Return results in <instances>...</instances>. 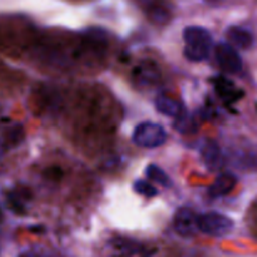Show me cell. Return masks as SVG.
Listing matches in <instances>:
<instances>
[{"label": "cell", "mask_w": 257, "mask_h": 257, "mask_svg": "<svg viewBox=\"0 0 257 257\" xmlns=\"http://www.w3.org/2000/svg\"><path fill=\"white\" fill-rule=\"evenodd\" d=\"M183 39H185V57L190 62H202L208 57L212 45V35L206 28L187 27L183 30Z\"/></svg>", "instance_id": "cell-1"}, {"label": "cell", "mask_w": 257, "mask_h": 257, "mask_svg": "<svg viewBox=\"0 0 257 257\" xmlns=\"http://www.w3.org/2000/svg\"><path fill=\"white\" fill-rule=\"evenodd\" d=\"M132 141L138 147L157 148L167 141V132L157 123L143 122L133 131Z\"/></svg>", "instance_id": "cell-2"}, {"label": "cell", "mask_w": 257, "mask_h": 257, "mask_svg": "<svg viewBox=\"0 0 257 257\" xmlns=\"http://www.w3.org/2000/svg\"><path fill=\"white\" fill-rule=\"evenodd\" d=\"M197 227L202 233L212 237H223L233 228V221L218 212H206L197 216Z\"/></svg>", "instance_id": "cell-3"}, {"label": "cell", "mask_w": 257, "mask_h": 257, "mask_svg": "<svg viewBox=\"0 0 257 257\" xmlns=\"http://www.w3.org/2000/svg\"><path fill=\"white\" fill-rule=\"evenodd\" d=\"M215 55L221 69L225 70L226 73L236 74L242 69V59H241L237 50L231 44H227V43L217 44L215 49Z\"/></svg>", "instance_id": "cell-4"}, {"label": "cell", "mask_w": 257, "mask_h": 257, "mask_svg": "<svg viewBox=\"0 0 257 257\" xmlns=\"http://www.w3.org/2000/svg\"><path fill=\"white\" fill-rule=\"evenodd\" d=\"M161 72L156 63L151 60L141 62L132 72V79L140 88L152 87L160 80Z\"/></svg>", "instance_id": "cell-5"}, {"label": "cell", "mask_w": 257, "mask_h": 257, "mask_svg": "<svg viewBox=\"0 0 257 257\" xmlns=\"http://www.w3.org/2000/svg\"><path fill=\"white\" fill-rule=\"evenodd\" d=\"M173 227L176 232L182 237H192L198 230L197 227V216L193 213L192 210L187 207L178 208L173 217Z\"/></svg>", "instance_id": "cell-6"}, {"label": "cell", "mask_w": 257, "mask_h": 257, "mask_svg": "<svg viewBox=\"0 0 257 257\" xmlns=\"http://www.w3.org/2000/svg\"><path fill=\"white\" fill-rule=\"evenodd\" d=\"M236 185H237V177L235 175L221 173L208 188V195L212 198L223 197V196L228 195Z\"/></svg>", "instance_id": "cell-7"}, {"label": "cell", "mask_w": 257, "mask_h": 257, "mask_svg": "<svg viewBox=\"0 0 257 257\" xmlns=\"http://www.w3.org/2000/svg\"><path fill=\"white\" fill-rule=\"evenodd\" d=\"M143 9L147 13L148 18L157 24H165L170 20V10L158 0H138Z\"/></svg>", "instance_id": "cell-8"}, {"label": "cell", "mask_w": 257, "mask_h": 257, "mask_svg": "<svg viewBox=\"0 0 257 257\" xmlns=\"http://www.w3.org/2000/svg\"><path fill=\"white\" fill-rule=\"evenodd\" d=\"M212 84L215 87L216 93L222 98L223 100H237L241 93L238 88L233 84L231 80L226 79L225 77H215L212 79Z\"/></svg>", "instance_id": "cell-9"}, {"label": "cell", "mask_w": 257, "mask_h": 257, "mask_svg": "<svg viewBox=\"0 0 257 257\" xmlns=\"http://www.w3.org/2000/svg\"><path fill=\"white\" fill-rule=\"evenodd\" d=\"M201 156L203 158V162L206 163L210 170L215 171L221 167V150L215 141H207L201 148Z\"/></svg>", "instance_id": "cell-10"}, {"label": "cell", "mask_w": 257, "mask_h": 257, "mask_svg": "<svg viewBox=\"0 0 257 257\" xmlns=\"http://www.w3.org/2000/svg\"><path fill=\"white\" fill-rule=\"evenodd\" d=\"M156 109L163 115L173 118H180L182 115V105L173 98L167 95H158L155 102Z\"/></svg>", "instance_id": "cell-11"}, {"label": "cell", "mask_w": 257, "mask_h": 257, "mask_svg": "<svg viewBox=\"0 0 257 257\" xmlns=\"http://www.w3.org/2000/svg\"><path fill=\"white\" fill-rule=\"evenodd\" d=\"M230 42L238 49H248L253 44V35L247 29L241 27H231L227 30Z\"/></svg>", "instance_id": "cell-12"}, {"label": "cell", "mask_w": 257, "mask_h": 257, "mask_svg": "<svg viewBox=\"0 0 257 257\" xmlns=\"http://www.w3.org/2000/svg\"><path fill=\"white\" fill-rule=\"evenodd\" d=\"M146 175H147V177L150 178V180L160 183V185L163 186V187H170L171 185L170 177H168L167 173H166L162 168L158 167V166L156 165L148 166L147 170H146Z\"/></svg>", "instance_id": "cell-13"}, {"label": "cell", "mask_w": 257, "mask_h": 257, "mask_svg": "<svg viewBox=\"0 0 257 257\" xmlns=\"http://www.w3.org/2000/svg\"><path fill=\"white\" fill-rule=\"evenodd\" d=\"M133 190H135V192L140 193V195L145 196V197L147 198L155 197V196L158 193V191L156 190L150 182H147V181H142V180H137L135 183H133Z\"/></svg>", "instance_id": "cell-14"}, {"label": "cell", "mask_w": 257, "mask_h": 257, "mask_svg": "<svg viewBox=\"0 0 257 257\" xmlns=\"http://www.w3.org/2000/svg\"><path fill=\"white\" fill-rule=\"evenodd\" d=\"M20 257H29V256H27V255H24V256H20Z\"/></svg>", "instance_id": "cell-15"}]
</instances>
